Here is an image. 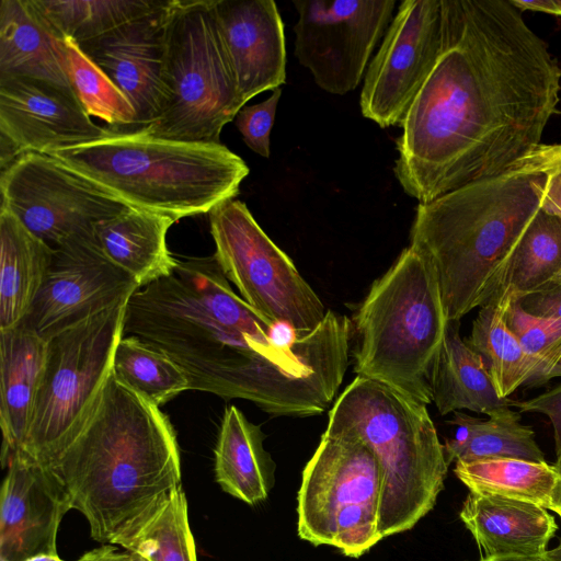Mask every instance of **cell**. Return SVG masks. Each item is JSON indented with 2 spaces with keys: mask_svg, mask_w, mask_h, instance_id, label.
Instances as JSON below:
<instances>
[{
  "mask_svg": "<svg viewBox=\"0 0 561 561\" xmlns=\"http://www.w3.org/2000/svg\"><path fill=\"white\" fill-rule=\"evenodd\" d=\"M168 3L169 0L147 15L79 44L134 106L133 130L151 124L158 113Z\"/></svg>",
  "mask_w": 561,
  "mask_h": 561,
  "instance_id": "18",
  "label": "cell"
},
{
  "mask_svg": "<svg viewBox=\"0 0 561 561\" xmlns=\"http://www.w3.org/2000/svg\"><path fill=\"white\" fill-rule=\"evenodd\" d=\"M440 39L442 0L402 1L366 70L362 114L382 128L402 127L436 62Z\"/></svg>",
  "mask_w": 561,
  "mask_h": 561,
  "instance_id": "14",
  "label": "cell"
},
{
  "mask_svg": "<svg viewBox=\"0 0 561 561\" xmlns=\"http://www.w3.org/2000/svg\"><path fill=\"white\" fill-rule=\"evenodd\" d=\"M540 208L561 217V159L549 175Z\"/></svg>",
  "mask_w": 561,
  "mask_h": 561,
  "instance_id": "39",
  "label": "cell"
},
{
  "mask_svg": "<svg viewBox=\"0 0 561 561\" xmlns=\"http://www.w3.org/2000/svg\"><path fill=\"white\" fill-rule=\"evenodd\" d=\"M448 423L456 425V434L447 439L444 451L451 461L471 462L494 458H517L546 462L535 440L534 430L520 423V414L512 409L489 420L455 412Z\"/></svg>",
  "mask_w": 561,
  "mask_h": 561,
  "instance_id": "28",
  "label": "cell"
},
{
  "mask_svg": "<svg viewBox=\"0 0 561 561\" xmlns=\"http://www.w3.org/2000/svg\"><path fill=\"white\" fill-rule=\"evenodd\" d=\"M261 321L255 312L241 325L220 322L173 272L130 296L124 335L169 356L185 371L190 390L255 403L266 351Z\"/></svg>",
  "mask_w": 561,
  "mask_h": 561,
  "instance_id": "7",
  "label": "cell"
},
{
  "mask_svg": "<svg viewBox=\"0 0 561 561\" xmlns=\"http://www.w3.org/2000/svg\"><path fill=\"white\" fill-rule=\"evenodd\" d=\"M135 554V553H134ZM135 561H146L144 558L135 554Z\"/></svg>",
  "mask_w": 561,
  "mask_h": 561,
  "instance_id": "48",
  "label": "cell"
},
{
  "mask_svg": "<svg viewBox=\"0 0 561 561\" xmlns=\"http://www.w3.org/2000/svg\"><path fill=\"white\" fill-rule=\"evenodd\" d=\"M2 467L8 471L0 495V561L57 554L60 522L72 510L61 479L49 465L21 449Z\"/></svg>",
  "mask_w": 561,
  "mask_h": 561,
  "instance_id": "17",
  "label": "cell"
},
{
  "mask_svg": "<svg viewBox=\"0 0 561 561\" xmlns=\"http://www.w3.org/2000/svg\"><path fill=\"white\" fill-rule=\"evenodd\" d=\"M561 68L511 0H442L436 62L397 140L394 175L419 204L500 174L541 145Z\"/></svg>",
  "mask_w": 561,
  "mask_h": 561,
  "instance_id": "1",
  "label": "cell"
},
{
  "mask_svg": "<svg viewBox=\"0 0 561 561\" xmlns=\"http://www.w3.org/2000/svg\"><path fill=\"white\" fill-rule=\"evenodd\" d=\"M208 215L214 255L241 298L270 323L287 322L300 333L317 329L328 310L247 205L229 199Z\"/></svg>",
  "mask_w": 561,
  "mask_h": 561,
  "instance_id": "11",
  "label": "cell"
},
{
  "mask_svg": "<svg viewBox=\"0 0 561 561\" xmlns=\"http://www.w3.org/2000/svg\"><path fill=\"white\" fill-rule=\"evenodd\" d=\"M111 545H118L146 561H197L182 485L161 496Z\"/></svg>",
  "mask_w": 561,
  "mask_h": 561,
  "instance_id": "29",
  "label": "cell"
},
{
  "mask_svg": "<svg viewBox=\"0 0 561 561\" xmlns=\"http://www.w3.org/2000/svg\"><path fill=\"white\" fill-rule=\"evenodd\" d=\"M560 159L561 144H541L500 174L417 205L410 245L432 262L449 321H460L502 290Z\"/></svg>",
  "mask_w": 561,
  "mask_h": 561,
  "instance_id": "2",
  "label": "cell"
},
{
  "mask_svg": "<svg viewBox=\"0 0 561 561\" xmlns=\"http://www.w3.org/2000/svg\"><path fill=\"white\" fill-rule=\"evenodd\" d=\"M28 77L70 88L64 39L33 0L0 1V78Z\"/></svg>",
  "mask_w": 561,
  "mask_h": 561,
  "instance_id": "22",
  "label": "cell"
},
{
  "mask_svg": "<svg viewBox=\"0 0 561 561\" xmlns=\"http://www.w3.org/2000/svg\"><path fill=\"white\" fill-rule=\"evenodd\" d=\"M324 433L357 438L373 451L382 538L411 529L434 507L449 465L425 404L356 376L331 407Z\"/></svg>",
  "mask_w": 561,
  "mask_h": 561,
  "instance_id": "5",
  "label": "cell"
},
{
  "mask_svg": "<svg viewBox=\"0 0 561 561\" xmlns=\"http://www.w3.org/2000/svg\"><path fill=\"white\" fill-rule=\"evenodd\" d=\"M49 466L104 545L182 479L169 417L113 374L83 430Z\"/></svg>",
  "mask_w": 561,
  "mask_h": 561,
  "instance_id": "3",
  "label": "cell"
},
{
  "mask_svg": "<svg viewBox=\"0 0 561 561\" xmlns=\"http://www.w3.org/2000/svg\"><path fill=\"white\" fill-rule=\"evenodd\" d=\"M54 250L5 206L0 207V331L27 316L53 262Z\"/></svg>",
  "mask_w": 561,
  "mask_h": 561,
  "instance_id": "24",
  "label": "cell"
},
{
  "mask_svg": "<svg viewBox=\"0 0 561 561\" xmlns=\"http://www.w3.org/2000/svg\"><path fill=\"white\" fill-rule=\"evenodd\" d=\"M217 24L244 103L286 81L284 24L273 0H214Z\"/></svg>",
  "mask_w": 561,
  "mask_h": 561,
  "instance_id": "19",
  "label": "cell"
},
{
  "mask_svg": "<svg viewBox=\"0 0 561 561\" xmlns=\"http://www.w3.org/2000/svg\"><path fill=\"white\" fill-rule=\"evenodd\" d=\"M46 354L47 340L23 323L0 331L2 465L24 444Z\"/></svg>",
  "mask_w": 561,
  "mask_h": 561,
  "instance_id": "21",
  "label": "cell"
},
{
  "mask_svg": "<svg viewBox=\"0 0 561 561\" xmlns=\"http://www.w3.org/2000/svg\"><path fill=\"white\" fill-rule=\"evenodd\" d=\"M280 94L282 89L277 88L268 99L254 105H244L236 116V126L245 145L264 158L270 157V135Z\"/></svg>",
  "mask_w": 561,
  "mask_h": 561,
  "instance_id": "36",
  "label": "cell"
},
{
  "mask_svg": "<svg viewBox=\"0 0 561 561\" xmlns=\"http://www.w3.org/2000/svg\"><path fill=\"white\" fill-rule=\"evenodd\" d=\"M545 556L551 561H561V540L557 547L547 550Z\"/></svg>",
  "mask_w": 561,
  "mask_h": 561,
  "instance_id": "44",
  "label": "cell"
},
{
  "mask_svg": "<svg viewBox=\"0 0 561 561\" xmlns=\"http://www.w3.org/2000/svg\"><path fill=\"white\" fill-rule=\"evenodd\" d=\"M75 92L28 77L0 78V169L21 154L53 153L102 138Z\"/></svg>",
  "mask_w": 561,
  "mask_h": 561,
  "instance_id": "16",
  "label": "cell"
},
{
  "mask_svg": "<svg viewBox=\"0 0 561 561\" xmlns=\"http://www.w3.org/2000/svg\"><path fill=\"white\" fill-rule=\"evenodd\" d=\"M127 300L47 339V354L21 448L51 465L80 434L112 375Z\"/></svg>",
  "mask_w": 561,
  "mask_h": 561,
  "instance_id": "9",
  "label": "cell"
},
{
  "mask_svg": "<svg viewBox=\"0 0 561 561\" xmlns=\"http://www.w3.org/2000/svg\"><path fill=\"white\" fill-rule=\"evenodd\" d=\"M25 561H64L58 557V554L54 553H42L26 559Z\"/></svg>",
  "mask_w": 561,
  "mask_h": 561,
  "instance_id": "43",
  "label": "cell"
},
{
  "mask_svg": "<svg viewBox=\"0 0 561 561\" xmlns=\"http://www.w3.org/2000/svg\"><path fill=\"white\" fill-rule=\"evenodd\" d=\"M173 218L131 207L94 228L105 256L130 275L140 288L173 274L178 257L167 244Z\"/></svg>",
  "mask_w": 561,
  "mask_h": 561,
  "instance_id": "23",
  "label": "cell"
},
{
  "mask_svg": "<svg viewBox=\"0 0 561 561\" xmlns=\"http://www.w3.org/2000/svg\"><path fill=\"white\" fill-rule=\"evenodd\" d=\"M556 377H561V346L557 351V353H556L548 370L543 375L540 383L547 382L548 380L556 378Z\"/></svg>",
  "mask_w": 561,
  "mask_h": 561,
  "instance_id": "41",
  "label": "cell"
},
{
  "mask_svg": "<svg viewBox=\"0 0 561 561\" xmlns=\"http://www.w3.org/2000/svg\"><path fill=\"white\" fill-rule=\"evenodd\" d=\"M265 435L234 405L222 415L215 447V476L221 489L249 505L268 496L275 463L263 446Z\"/></svg>",
  "mask_w": 561,
  "mask_h": 561,
  "instance_id": "25",
  "label": "cell"
},
{
  "mask_svg": "<svg viewBox=\"0 0 561 561\" xmlns=\"http://www.w3.org/2000/svg\"><path fill=\"white\" fill-rule=\"evenodd\" d=\"M394 0H296L295 55L324 91L357 88L392 21Z\"/></svg>",
  "mask_w": 561,
  "mask_h": 561,
  "instance_id": "13",
  "label": "cell"
},
{
  "mask_svg": "<svg viewBox=\"0 0 561 561\" xmlns=\"http://www.w3.org/2000/svg\"><path fill=\"white\" fill-rule=\"evenodd\" d=\"M1 205L53 250L95 238V226L131 208L47 153L21 154L0 172Z\"/></svg>",
  "mask_w": 561,
  "mask_h": 561,
  "instance_id": "12",
  "label": "cell"
},
{
  "mask_svg": "<svg viewBox=\"0 0 561 561\" xmlns=\"http://www.w3.org/2000/svg\"><path fill=\"white\" fill-rule=\"evenodd\" d=\"M64 43L69 82L87 114L113 129H135L136 112L126 95L77 42L65 38Z\"/></svg>",
  "mask_w": 561,
  "mask_h": 561,
  "instance_id": "34",
  "label": "cell"
},
{
  "mask_svg": "<svg viewBox=\"0 0 561 561\" xmlns=\"http://www.w3.org/2000/svg\"><path fill=\"white\" fill-rule=\"evenodd\" d=\"M519 412L545 414L553 427L556 468L561 472V382L528 400L512 401Z\"/></svg>",
  "mask_w": 561,
  "mask_h": 561,
  "instance_id": "37",
  "label": "cell"
},
{
  "mask_svg": "<svg viewBox=\"0 0 561 561\" xmlns=\"http://www.w3.org/2000/svg\"><path fill=\"white\" fill-rule=\"evenodd\" d=\"M131 207L181 218L233 199L249 168L222 144L106 127L96 140L49 153Z\"/></svg>",
  "mask_w": 561,
  "mask_h": 561,
  "instance_id": "4",
  "label": "cell"
},
{
  "mask_svg": "<svg viewBox=\"0 0 561 561\" xmlns=\"http://www.w3.org/2000/svg\"><path fill=\"white\" fill-rule=\"evenodd\" d=\"M381 474L367 445L323 433L307 462L298 492V535L357 558L382 539Z\"/></svg>",
  "mask_w": 561,
  "mask_h": 561,
  "instance_id": "10",
  "label": "cell"
},
{
  "mask_svg": "<svg viewBox=\"0 0 561 561\" xmlns=\"http://www.w3.org/2000/svg\"><path fill=\"white\" fill-rule=\"evenodd\" d=\"M560 270L561 217L540 208L515 248L502 290L520 299L538 291Z\"/></svg>",
  "mask_w": 561,
  "mask_h": 561,
  "instance_id": "33",
  "label": "cell"
},
{
  "mask_svg": "<svg viewBox=\"0 0 561 561\" xmlns=\"http://www.w3.org/2000/svg\"><path fill=\"white\" fill-rule=\"evenodd\" d=\"M459 516L481 558L545 556L558 529L545 507L496 494L470 491Z\"/></svg>",
  "mask_w": 561,
  "mask_h": 561,
  "instance_id": "20",
  "label": "cell"
},
{
  "mask_svg": "<svg viewBox=\"0 0 561 561\" xmlns=\"http://www.w3.org/2000/svg\"><path fill=\"white\" fill-rule=\"evenodd\" d=\"M479 561H551V560H549L546 556H540V557L507 556V557L481 558Z\"/></svg>",
  "mask_w": 561,
  "mask_h": 561,
  "instance_id": "42",
  "label": "cell"
},
{
  "mask_svg": "<svg viewBox=\"0 0 561 561\" xmlns=\"http://www.w3.org/2000/svg\"><path fill=\"white\" fill-rule=\"evenodd\" d=\"M161 0H33L62 39L78 44L98 38L161 8Z\"/></svg>",
  "mask_w": 561,
  "mask_h": 561,
  "instance_id": "31",
  "label": "cell"
},
{
  "mask_svg": "<svg viewBox=\"0 0 561 561\" xmlns=\"http://www.w3.org/2000/svg\"><path fill=\"white\" fill-rule=\"evenodd\" d=\"M551 286H561V270L552 278H550L549 282L545 286H542L540 289H542L545 287H551Z\"/></svg>",
  "mask_w": 561,
  "mask_h": 561,
  "instance_id": "45",
  "label": "cell"
},
{
  "mask_svg": "<svg viewBox=\"0 0 561 561\" xmlns=\"http://www.w3.org/2000/svg\"><path fill=\"white\" fill-rule=\"evenodd\" d=\"M506 323L528 356L538 362L541 373L534 383H540L557 351L561 346V319L529 313L512 298Z\"/></svg>",
  "mask_w": 561,
  "mask_h": 561,
  "instance_id": "35",
  "label": "cell"
},
{
  "mask_svg": "<svg viewBox=\"0 0 561 561\" xmlns=\"http://www.w3.org/2000/svg\"><path fill=\"white\" fill-rule=\"evenodd\" d=\"M561 517V481H560V489L558 493V502H557V508L556 512Z\"/></svg>",
  "mask_w": 561,
  "mask_h": 561,
  "instance_id": "46",
  "label": "cell"
},
{
  "mask_svg": "<svg viewBox=\"0 0 561 561\" xmlns=\"http://www.w3.org/2000/svg\"><path fill=\"white\" fill-rule=\"evenodd\" d=\"M112 374L121 383L159 408L190 390V380L175 362L134 335H123L119 340Z\"/></svg>",
  "mask_w": 561,
  "mask_h": 561,
  "instance_id": "32",
  "label": "cell"
},
{
  "mask_svg": "<svg viewBox=\"0 0 561 561\" xmlns=\"http://www.w3.org/2000/svg\"><path fill=\"white\" fill-rule=\"evenodd\" d=\"M553 4H554V13H553V15L561 16V0H553Z\"/></svg>",
  "mask_w": 561,
  "mask_h": 561,
  "instance_id": "47",
  "label": "cell"
},
{
  "mask_svg": "<svg viewBox=\"0 0 561 561\" xmlns=\"http://www.w3.org/2000/svg\"><path fill=\"white\" fill-rule=\"evenodd\" d=\"M244 105L214 0H169L158 113L140 130L161 139L219 144L224 126Z\"/></svg>",
  "mask_w": 561,
  "mask_h": 561,
  "instance_id": "8",
  "label": "cell"
},
{
  "mask_svg": "<svg viewBox=\"0 0 561 561\" xmlns=\"http://www.w3.org/2000/svg\"><path fill=\"white\" fill-rule=\"evenodd\" d=\"M454 472L471 492L531 502L556 512L561 472L547 461L517 458L457 461Z\"/></svg>",
  "mask_w": 561,
  "mask_h": 561,
  "instance_id": "30",
  "label": "cell"
},
{
  "mask_svg": "<svg viewBox=\"0 0 561 561\" xmlns=\"http://www.w3.org/2000/svg\"><path fill=\"white\" fill-rule=\"evenodd\" d=\"M460 321H449L436 362L432 401L446 415L469 410L489 417L512 408V400L497 396L481 355L463 341Z\"/></svg>",
  "mask_w": 561,
  "mask_h": 561,
  "instance_id": "26",
  "label": "cell"
},
{
  "mask_svg": "<svg viewBox=\"0 0 561 561\" xmlns=\"http://www.w3.org/2000/svg\"><path fill=\"white\" fill-rule=\"evenodd\" d=\"M518 301L529 313L561 319V286L545 287Z\"/></svg>",
  "mask_w": 561,
  "mask_h": 561,
  "instance_id": "38",
  "label": "cell"
},
{
  "mask_svg": "<svg viewBox=\"0 0 561 561\" xmlns=\"http://www.w3.org/2000/svg\"><path fill=\"white\" fill-rule=\"evenodd\" d=\"M352 321L354 370L427 405L448 318L437 273L409 245L376 279Z\"/></svg>",
  "mask_w": 561,
  "mask_h": 561,
  "instance_id": "6",
  "label": "cell"
},
{
  "mask_svg": "<svg viewBox=\"0 0 561 561\" xmlns=\"http://www.w3.org/2000/svg\"><path fill=\"white\" fill-rule=\"evenodd\" d=\"M138 283L113 264L95 238H79L54 249L46 279L21 322L47 340L130 298Z\"/></svg>",
  "mask_w": 561,
  "mask_h": 561,
  "instance_id": "15",
  "label": "cell"
},
{
  "mask_svg": "<svg viewBox=\"0 0 561 561\" xmlns=\"http://www.w3.org/2000/svg\"><path fill=\"white\" fill-rule=\"evenodd\" d=\"M513 295L500 291L480 307L466 340L483 358L500 398L506 399L522 385L535 382L541 373L538 362L526 354L506 323Z\"/></svg>",
  "mask_w": 561,
  "mask_h": 561,
  "instance_id": "27",
  "label": "cell"
},
{
  "mask_svg": "<svg viewBox=\"0 0 561 561\" xmlns=\"http://www.w3.org/2000/svg\"><path fill=\"white\" fill-rule=\"evenodd\" d=\"M76 561H135L131 552H119L114 545L106 543L87 551Z\"/></svg>",
  "mask_w": 561,
  "mask_h": 561,
  "instance_id": "40",
  "label": "cell"
}]
</instances>
